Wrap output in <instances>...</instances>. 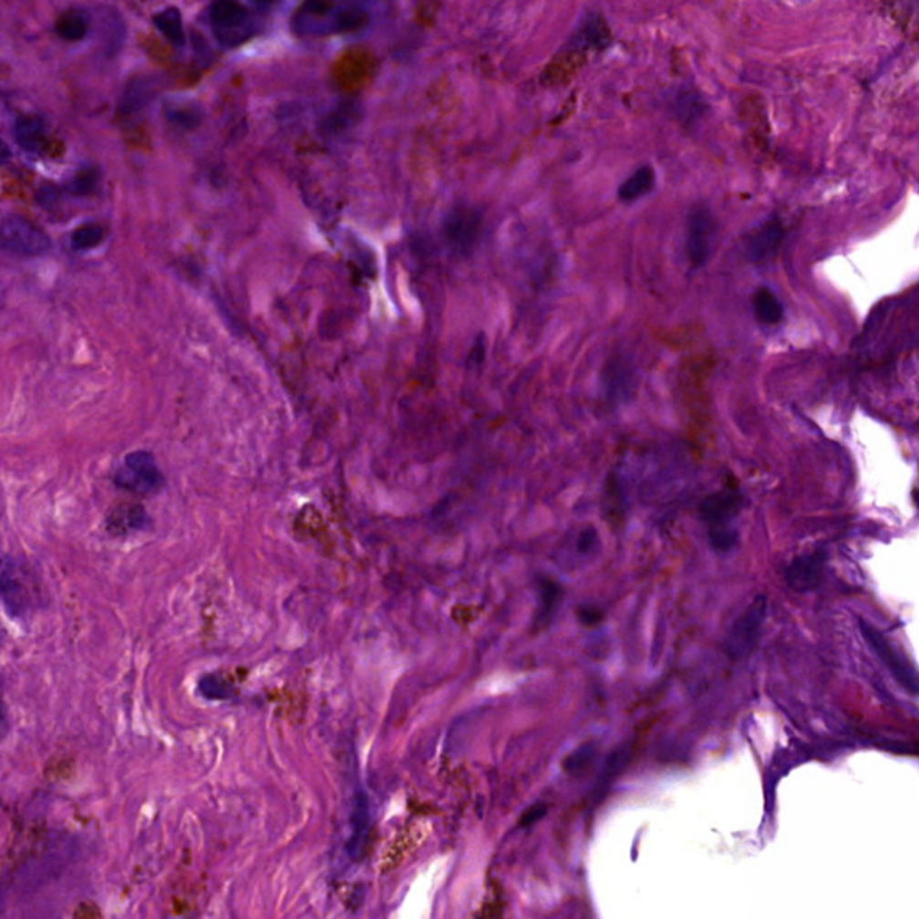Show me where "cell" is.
Listing matches in <instances>:
<instances>
[{"label": "cell", "mask_w": 919, "mask_h": 919, "mask_svg": "<svg viewBox=\"0 0 919 919\" xmlns=\"http://www.w3.org/2000/svg\"><path fill=\"white\" fill-rule=\"evenodd\" d=\"M200 693L211 700L229 698L230 688L218 677H205L200 681Z\"/></svg>", "instance_id": "cell-24"}, {"label": "cell", "mask_w": 919, "mask_h": 919, "mask_svg": "<svg viewBox=\"0 0 919 919\" xmlns=\"http://www.w3.org/2000/svg\"><path fill=\"white\" fill-rule=\"evenodd\" d=\"M781 237H783V229H781V223L778 222V218L765 222L759 229L750 235V239L747 243L749 259L754 263H761V261L770 259L776 253V250L781 243Z\"/></svg>", "instance_id": "cell-10"}, {"label": "cell", "mask_w": 919, "mask_h": 919, "mask_svg": "<svg viewBox=\"0 0 919 919\" xmlns=\"http://www.w3.org/2000/svg\"><path fill=\"white\" fill-rule=\"evenodd\" d=\"M862 635L871 646V650L876 654V657L885 665V668L894 676V679L911 693H918L919 681L918 674L914 666L909 663V659L882 634L876 631L871 624L865 620L859 622Z\"/></svg>", "instance_id": "cell-5"}, {"label": "cell", "mask_w": 919, "mask_h": 919, "mask_svg": "<svg viewBox=\"0 0 919 919\" xmlns=\"http://www.w3.org/2000/svg\"><path fill=\"white\" fill-rule=\"evenodd\" d=\"M107 237V230L101 225H83L72 233V246L76 250H92L99 246Z\"/></svg>", "instance_id": "cell-21"}, {"label": "cell", "mask_w": 919, "mask_h": 919, "mask_svg": "<svg viewBox=\"0 0 919 919\" xmlns=\"http://www.w3.org/2000/svg\"><path fill=\"white\" fill-rule=\"evenodd\" d=\"M155 26L159 31L171 42L172 46L181 47L185 44L183 36V27H181V15L176 7H168L160 13L155 15Z\"/></svg>", "instance_id": "cell-18"}, {"label": "cell", "mask_w": 919, "mask_h": 919, "mask_svg": "<svg viewBox=\"0 0 919 919\" xmlns=\"http://www.w3.org/2000/svg\"><path fill=\"white\" fill-rule=\"evenodd\" d=\"M629 379H631V376L622 361L609 365L607 367V381H605L607 394L611 398H616V396L620 398L625 392V388L629 387Z\"/></svg>", "instance_id": "cell-22"}, {"label": "cell", "mask_w": 919, "mask_h": 919, "mask_svg": "<svg viewBox=\"0 0 919 919\" xmlns=\"http://www.w3.org/2000/svg\"><path fill=\"white\" fill-rule=\"evenodd\" d=\"M368 824H370L368 800H367L365 794H357L356 801H354L352 819H350L352 835H350V841L346 844L348 855L352 859H356L361 853V850H363V844H365V839H367V833H368Z\"/></svg>", "instance_id": "cell-11"}, {"label": "cell", "mask_w": 919, "mask_h": 919, "mask_svg": "<svg viewBox=\"0 0 919 919\" xmlns=\"http://www.w3.org/2000/svg\"><path fill=\"white\" fill-rule=\"evenodd\" d=\"M0 600L11 616L22 618L35 605L29 574L11 557L0 555Z\"/></svg>", "instance_id": "cell-3"}, {"label": "cell", "mask_w": 919, "mask_h": 919, "mask_svg": "<svg viewBox=\"0 0 919 919\" xmlns=\"http://www.w3.org/2000/svg\"><path fill=\"white\" fill-rule=\"evenodd\" d=\"M114 480L117 487L135 494H153L164 485V476L157 461L146 451L128 455L115 470Z\"/></svg>", "instance_id": "cell-4"}, {"label": "cell", "mask_w": 919, "mask_h": 919, "mask_svg": "<svg viewBox=\"0 0 919 919\" xmlns=\"http://www.w3.org/2000/svg\"><path fill=\"white\" fill-rule=\"evenodd\" d=\"M264 2H272V0H264Z\"/></svg>", "instance_id": "cell-29"}, {"label": "cell", "mask_w": 919, "mask_h": 919, "mask_svg": "<svg viewBox=\"0 0 919 919\" xmlns=\"http://www.w3.org/2000/svg\"><path fill=\"white\" fill-rule=\"evenodd\" d=\"M594 754H596L594 744H583L578 747L564 759V770L568 774H578L594 759Z\"/></svg>", "instance_id": "cell-23"}, {"label": "cell", "mask_w": 919, "mask_h": 919, "mask_svg": "<svg viewBox=\"0 0 919 919\" xmlns=\"http://www.w3.org/2000/svg\"><path fill=\"white\" fill-rule=\"evenodd\" d=\"M7 733V713H5V702H4V691H2V681H0V740Z\"/></svg>", "instance_id": "cell-28"}, {"label": "cell", "mask_w": 919, "mask_h": 919, "mask_svg": "<svg viewBox=\"0 0 919 919\" xmlns=\"http://www.w3.org/2000/svg\"><path fill=\"white\" fill-rule=\"evenodd\" d=\"M561 598H563V587L557 582L544 580L541 585V605H539V614H537L539 624L544 625L553 618Z\"/></svg>", "instance_id": "cell-19"}, {"label": "cell", "mask_w": 919, "mask_h": 919, "mask_svg": "<svg viewBox=\"0 0 919 919\" xmlns=\"http://www.w3.org/2000/svg\"><path fill=\"white\" fill-rule=\"evenodd\" d=\"M51 248V241L44 230L29 220L0 211V250L20 255H40Z\"/></svg>", "instance_id": "cell-1"}, {"label": "cell", "mask_w": 919, "mask_h": 919, "mask_svg": "<svg viewBox=\"0 0 919 919\" xmlns=\"http://www.w3.org/2000/svg\"><path fill=\"white\" fill-rule=\"evenodd\" d=\"M824 564H826L824 552H813L794 559L785 573L787 583L798 593L815 589L822 582Z\"/></svg>", "instance_id": "cell-9"}, {"label": "cell", "mask_w": 919, "mask_h": 919, "mask_svg": "<svg viewBox=\"0 0 919 919\" xmlns=\"http://www.w3.org/2000/svg\"><path fill=\"white\" fill-rule=\"evenodd\" d=\"M754 313L761 324L774 325L783 318V305L770 289L759 287L754 294Z\"/></svg>", "instance_id": "cell-16"}, {"label": "cell", "mask_w": 919, "mask_h": 919, "mask_svg": "<svg viewBox=\"0 0 919 919\" xmlns=\"http://www.w3.org/2000/svg\"><path fill=\"white\" fill-rule=\"evenodd\" d=\"M546 811H548L546 804H533V806H530V808L522 813V817H521V822H519V824H521L522 828H528V826L535 824L537 821H541V819L546 815Z\"/></svg>", "instance_id": "cell-26"}, {"label": "cell", "mask_w": 919, "mask_h": 919, "mask_svg": "<svg viewBox=\"0 0 919 919\" xmlns=\"http://www.w3.org/2000/svg\"><path fill=\"white\" fill-rule=\"evenodd\" d=\"M717 239V220L707 207L691 209L687 225V255L693 268L707 264Z\"/></svg>", "instance_id": "cell-6"}, {"label": "cell", "mask_w": 919, "mask_h": 919, "mask_svg": "<svg viewBox=\"0 0 919 919\" xmlns=\"http://www.w3.org/2000/svg\"><path fill=\"white\" fill-rule=\"evenodd\" d=\"M654 183H656L654 170L650 166H641L620 185L618 198L624 203H632V201L643 198L645 194H648L654 189Z\"/></svg>", "instance_id": "cell-13"}, {"label": "cell", "mask_w": 919, "mask_h": 919, "mask_svg": "<svg viewBox=\"0 0 919 919\" xmlns=\"http://www.w3.org/2000/svg\"><path fill=\"white\" fill-rule=\"evenodd\" d=\"M246 16L248 11L239 0H214L211 5V20L216 27L230 29L241 26Z\"/></svg>", "instance_id": "cell-15"}, {"label": "cell", "mask_w": 919, "mask_h": 919, "mask_svg": "<svg viewBox=\"0 0 919 919\" xmlns=\"http://www.w3.org/2000/svg\"><path fill=\"white\" fill-rule=\"evenodd\" d=\"M765 618L767 598L759 594L749 604V607L740 614V618L735 622L728 637L724 639V650L731 659H744L754 650L765 625Z\"/></svg>", "instance_id": "cell-2"}, {"label": "cell", "mask_w": 919, "mask_h": 919, "mask_svg": "<svg viewBox=\"0 0 919 919\" xmlns=\"http://www.w3.org/2000/svg\"><path fill=\"white\" fill-rule=\"evenodd\" d=\"M148 522V516L142 507L137 505H120L112 511L108 516L107 526L112 535H126L137 530H142Z\"/></svg>", "instance_id": "cell-12"}, {"label": "cell", "mask_w": 919, "mask_h": 919, "mask_svg": "<svg viewBox=\"0 0 919 919\" xmlns=\"http://www.w3.org/2000/svg\"><path fill=\"white\" fill-rule=\"evenodd\" d=\"M57 35L67 42H81L88 33V16L83 9H68L59 16Z\"/></svg>", "instance_id": "cell-17"}, {"label": "cell", "mask_w": 919, "mask_h": 919, "mask_svg": "<svg viewBox=\"0 0 919 919\" xmlns=\"http://www.w3.org/2000/svg\"><path fill=\"white\" fill-rule=\"evenodd\" d=\"M598 544H600V539H598V533L594 528H585L580 537H578V552L583 553V555H591L598 550Z\"/></svg>", "instance_id": "cell-25"}, {"label": "cell", "mask_w": 919, "mask_h": 919, "mask_svg": "<svg viewBox=\"0 0 919 919\" xmlns=\"http://www.w3.org/2000/svg\"><path fill=\"white\" fill-rule=\"evenodd\" d=\"M480 225H481V220L476 211L467 209V207H460V209L451 211V214L448 216L444 232H446V237L451 243V246L457 252L465 253V252H470L472 246L476 244L478 235H480Z\"/></svg>", "instance_id": "cell-8"}, {"label": "cell", "mask_w": 919, "mask_h": 919, "mask_svg": "<svg viewBox=\"0 0 919 919\" xmlns=\"http://www.w3.org/2000/svg\"><path fill=\"white\" fill-rule=\"evenodd\" d=\"M578 618H580V622H582L583 625L593 627V625H596L598 622H602L604 613H602L600 609H596V607H582V609L578 611Z\"/></svg>", "instance_id": "cell-27"}, {"label": "cell", "mask_w": 919, "mask_h": 919, "mask_svg": "<svg viewBox=\"0 0 919 919\" xmlns=\"http://www.w3.org/2000/svg\"><path fill=\"white\" fill-rule=\"evenodd\" d=\"M627 759H629V750H625V749H618V750H614V752H613V756L607 759V763H605V767H604V770H602V774H600L598 785H596V789H594L598 796H602L604 789H607V787L611 785V781H613V780L620 774V770L625 767Z\"/></svg>", "instance_id": "cell-20"}, {"label": "cell", "mask_w": 919, "mask_h": 919, "mask_svg": "<svg viewBox=\"0 0 919 919\" xmlns=\"http://www.w3.org/2000/svg\"><path fill=\"white\" fill-rule=\"evenodd\" d=\"M15 137L18 146L27 153H40L44 148V122L38 117H22L16 122Z\"/></svg>", "instance_id": "cell-14"}, {"label": "cell", "mask_w": 919, "mask_h": 919, "mask_svg": "<svg viewBox=\"0 0 919 919\" xmlns=\"http://www.w3.org/2000/svg\"><path fill=\"white\" fill-rule=\"evenodd\" d=\"M742 509V496L735 489L713 492L700 505V517L709 526V532L733 528L731 522Z\"/></svg>", "instance_id": "cell-7"}]
</instances>
